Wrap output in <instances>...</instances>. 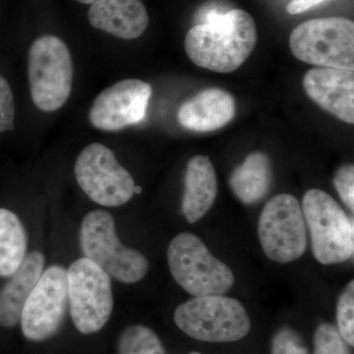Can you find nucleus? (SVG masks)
I'll list each match as a JSON object with an SVG mask.
<instances>
[{"mask_svg":"<svg viewBox=\"0 0 354 354\" xmlns=\"http://www.w3.org/2000/svg\"><path fill=\"white\" fill-rule=\"evenodd\" d=\"M271 354H309V349L297 330L283 327L272 337Z\"/></svg>","mask_w":354,"mask_h":354,"instance_id":"nucleus-23","label":"nucleus"},{"mask_svg":"<svg viewBox=\"0 0 354 354\" xmlns=\"http://www.w3.org/2000/svg\"><path fill=\"white\" fill-rule=\"evenodd\" d=\"M348 346L333 324L323 323L317 327L313 354H351Z\"/></svg>","mask_w":354,"mask_h":354,"instance_id":"nucleus-22","label":"nucleus"},{"mask_svg":"<svg viewBox=\"0 0 354 354\" xmlns=\"http://www.w3.org/2000/svg\"><path fill=\"white\" fill-rule=\"evenodd\" d=\"M68 304L67 271L62 266H51L41 274L23 309L20 322L26 339L43 342L57 334Z\"/></svg>","mask_w":354,"mask_h":354,"instance_id":"nucleus-11","label":"nucleus"},{"mask_svg":"<svg viewBox=\"0 0 354 354\" xmlns=\"http://www.w3.org/2000/svg\"><path fill=\"white\" fill-rule=\"evenodd\" d=\"M324 1L326 0H291L286 7V11L291 15H295V14L305 12Z\"/></svg>","mask_w":354,"mask_h":354,"instance_id":"nucleus-27","label":"nucleus"},{"mask_svg":"<svg viewBox=\"0 0 354 354\" xmlns=\"http://www.w3.org/2000/svg\"><path fill=\"white\" fill-rule=\"evenodd\" d=\"M290 46L293 55L306 64L354 69V24L346 18L306 21L291 32Z\"/></svg>","mask_w":354,"mask_h":354,"instance_id":"nucleus-7","label":"nucleus"},{"mask_svg":"<svg viewBox=\"0 0 354 354\" xmlns=\"http://www.w3.org/2000/svg\"><path fill=\"white\" fill-rule=\"evenodd\" d=\"M258 235L265 255L279 264L299 259L307 248V230L301 205L290 194L272 197L258 221Z\"/></svg>","mask_w":354,"mask_h":354,"instance_id":"nucleus-9","label":"nucleus"},{"mask_svg":"<svg viewBox=\"0 0 354 354\" xmlns=\"http://www.w3.org/2000/svg\"><path fill=\"white\" fill-rule=\"evenodd\" d=\"M230 183L235 196L243 204L260 202L271 187L272 167L269 157L260 152L247 156L232 172Z\"/></svg>","mask_w":354,"mask_h":354,"instance_id":"nucleus-18","label":"nucleus"},{"mask_svg":"<svg viewBox=\"0 0 354 354\" xmlns=\"http://www.w3.org/2000/svg\"><path fill=\"white\" fill-rule=\"evenodd\" d=\"M310 99L326 111L346 123H354V71L317 67L304 78Z\"/></svg>","mask_w":354,"mask_h":354,"instance_id":"nucleus-13","label":"nucleus"},{"mask_svg":"<svg viewBox=\"0 0 354 354\" xmlns=\"http://www.w3.org/2000/svg\"><path fill=\"white\" fill-rule=\"evenodd\" d=\"M176 325L197 341L232 342L243 339L251 329L245 307L225 295L194 297L174 312Z\"/></svg>","mask_w":354,"mask_h":354,"instance_id":"nucleus-3","label":"nucleus"},{"mask_svg":"<svg viewBox=\"0 0 354 354\" xmlns=\"http://www.w3.org/2000/svg\"><path fill=\"white\" fill-rule=\"evenodd\" d=\"M77 183L87 196L104 207L127 204L134 195V179L118 164L108 147L93 143L79 153L75 162Z\"/></svg>","mask_w":354,"mask_h":354,"instance_id":"nucleus-10","label":"nucleus"},{"mask_svg":"<svg viewBox=\"0 0 354 354\" xmlns=\"http://www.w3.org/2000/svg\"><path fill=\"white\" fill-rule=\"evenodd\" d=\"M80 244L85 258L121 283H137L149 271L145 256L121 243L109 212L95 209L86 215L81 225Z\"/></svg>","mask_w":354,"mask_h":354,"instance_id":"nucleus-5","label":"nucleus"},{"mask_svg":"<svg viewBox=\"0 0 354 354\" xmlns=\"http://www.w3.org/2000/svg\"><path fill=\"white\" fill-rule=\"evenodd\" d=\"M335 326L348 346H354V283L351 281L339 295Z\"/></svg>","mask_w":354,"mask_h":354,"instance_id":"nucleus-21","label":"nucleus"},{"mask_svg":"<svg viewBox=\"0 0 354 354\" xmlns=\"http://www.w3.org/2000/svg\"><path fill=\"white\" fill-rule=\"evenodd\" d=\"M167 263L176 283L192 297L225 295L234 286L230 268L214 257L204 242L190 232L174 237L167 249Z\"/></svg>","mask_w":354,"mask_h":354,"instance_id":"nucleus-2","label":"nucleus"},{"mask_svg":"<svg viewBox=\"0 0 354 354\" xmlns=\"http://www.w3.org/2000/svg\"><path fill=\"white\" fill-rule=\"evenodd\" d=\"M235 102L232 95L218 88H206L184 102L178 111L183 127L197 132L220 129L234 120Z\"/></svg>","mask_w":354,"mask_h":354,"instance_id":"nucleus-15","label":"nucleus"},{"mask_svg":"<svg viewBox=\"0 0 354 354\" xmlns=\"http://www.w3.org/2000/svg\"><path fill=\"white\" fill-rule=\"evenodd\" d=\"M27 252V234L17 216L0 209V277L8 278L19 269Z\"/></svg>","mask_w":354,"mask_h":354,"instance_id":"nucleus-19","label":"nucleus"},{"mask_svg":"<svg viewBox=\"0 0 354 354\" xmlns=\"http://www.w3.org/2000/svg\"><path fill=\"white\" fill-rule=\"evenodd\" d=\"M257 43L252 16L232 9L206 24L191 28L185 38V50L191 62L202 68L230 73L241 66Z\"/></svg>","mask_w":354,"mask_h":354,"instance_id":"nucleus-1","label":"nucleus"},{"mask_svg":"<svg viewBox=\"0 0 354 354\" xmlns=\"http://www.w3.org/2000/svg\"><path fill=\"white\" fill-rule=\"evenodd\" d=\"M334 185L342 201L351 212L354 211V167L353 165H342L334 177Z\"/></svg>","mask_w":354,"mask_h":354,"instance_id":"nucleus-25","label":"nucleus"},{"mask_svg":"<svg viewBox=\"0 0 354 354\" xmlns=\"http://www.w3.org/2000/svg\"><path fill=\"white\" fill-rule=\"evenodd\" d=\"M15 102L12 90L6 79L0 75V133L10 131L14 128Z\"/></svg>","mask_w":354,"mask_h":354,"instance_id":"nucleus-24","label":"nucleus"},{"mask_svg":"<svg viewBox=\"0 0 354 354\" xmlns=\"http://www.w3.org/2000/svg\"><path fill=\"white\" fill-rule=\"evenodd\" d=\"M90 24L124 39L139 38L149 25V15L141 0H99L88 13Z\"/></svg>","mask_w":354,"mask_h":354,"instance_id":"nucleus-14","label":"nucleus"},{"mask_svg":"<svg viewBox=\"0 0 354 354\" xmlns=\"http://www.w3.org/2000/svg\"><path fill=\"white\" fill-rule=\"evenodd\" d=\"M184 183L183 215L188 223H195L211 209L218 194L215 169L208 157L191 158Z\"/></svg>","mask_w":354,"mask_h":354,"instance_id":"nucleus-17","label":"nucleus"},{"mask_svg":"<svg viewBox=\"0 0 354 354\" xmlns=\"http://www.w3.org/2000/svg\"><path fill=\"white\" fill-rule=\"evenodd\" d=\"M77 1L84 4H94L95 2L99 1V0H77Z\"/></svg>","mask_w":354,"mask_h":354,"instance_id":"nucleus-28","label":"nucleus"},{"mask_svg":"<svg viewBox=\"0 0 354 354\" xmlns=\"http://www.w3.org/2000/svg\"><path fill=\"white\" fill-rule=\"evenodd\" d=\"M230 10L232 9H227L225 2L221 1V0H211L200 7L196 16H195V19L197 21V25L206 24L209 21L215 19L218 16L227 13Z\"/></svg>","mask_w":354,"mask_h":354,"instance_id":"nucleus-26","label":"nucleus"},{"mask_svg":"<svg viewBox=\"0 0 354 354\" xmlns=\"http://www.w3.org/2000/svg\"><path fill=\"white\" fill-rule=\"evenodd\" d=\"M44 257L34 251L26 256L22 265L0 290V325L12 328L20 322L26 301L43 274Z\"/></svg>","mask_w":354,"mask_h":354,"instance_id":"nucleus-16","label":"nucleus"},{"mask_svg":"<svg viewBox=\"0 0 354 354\" xmlns=\"http://www.w3.org/2000/svg\"><path fill=\"white\" fill-rule=\"evenodd\" d=\"M301 209L319 263L339 264L353 257V221L334 198L325 191L310 189L305 193Z\"/></svg>","mask_w":354,"mask_h":354,"instance_id":"nucleus-4","label":"nucleus"},{"mask_svg":"<svg viewBox=\"0 0 354 354\" xmlns=\"http://www.w3.org/2000/svg\"><path fill=\"white\" fill-rule=\"evenodd\" d=\"M189 354H202V353H197V351H193V353H190Z\"/></svg>","mask_w":354,"mask_h":354,"instance_id":"nucleus-29","label":"nucleus"},{"mask_svg":"<svg viewBox=\"0 0 354 354\" xmlns=\"http://www.w3.org/2000/svg\"><path fill=\"white\" fill-rule=\"evenodd\" d=\"M153 90L138 79H125L114 84L95 97L88 120L102 131H118L145 118Z\"/></svg>","mask_w":354,"mask_h":354,"instance_id":"nucleus-12","label":"nucleus"},{"mask_svg":"<svg viewBox=\"0 0 354 354\" xmlns=\"http://www.w3.org/2000/svg\"><path fill=\"white\" fill-rule=\"evenodd\" d=\"M67 281L70 314L76 329L85 335L99 332L113 312L111 277L84 257L70 265Z\"/></svg>","mask_w":354,"mask_h":354,"instance_id":"nucleus-8","label":"nucleus"},{"mask_svg":"<svg viewBox=\"0 0 354 354\" xmlns=\"http://www.w3.org/2000/svg\"><path fill=\"white\" fill-rule=\"evenodd\" d=\"M73 62L68 46L55 36H43L29 53V80L32 102L46 113L64 106L72 91Z\"/></svg>","mask_w":354,"mask_h":354,"instance_id":"nucleus-6","label":"nucleus"},{"mask_svg":"<svg viewBox=\"0 0 354 354\" xmlns=\"http://www.w3.org/2000/svg\"><path fill=\"white\" fill-rule=\"evenodd\" d=\"M120 354H167L156 333L146 326H130L118 341Z\"/></svg>","mask_w":354,"mask_h":354,"instance_id":"nucleus-20","label":"nucleus"}]
</instances>
